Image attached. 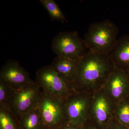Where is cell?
I'll use <instances>...</instances> for the list:
<instances>
[{
  "mask_svg": "<svg viewBox=\"0 0 129 129\" xmlns=\"http://www.w3.org/2000/svg\"><path fill=\"white\" fill-rule=\"evenodd\" d=\"M115 69L109 54L88 51L79 61L78 74L74 85L75 90L92 94L102 89Z\"/></svg>",
  "mask_w": 129,
  "mask_h": 129,
  "instance_id": "6da1fadb",
  "label": "cell"
},
{
  "mask_svg": "<svg viewBox=\"0 0 129 129\" xmlns=\"http://www.w3.org/2000/svg\"><path fill=\"white\" fill-rule=\"evenodd\" d=\"M119 28L108 19L91 24L84 36L88 51L110 54L118 39Z\"/></svg>",
  "mask_w": 129,
  "mask_h": 129,
  "instance_id": "7a4b0ae2",
  "label": "cell"
},
{
  "mask_svg": "<svg viewBox=\"0 0 129 129\" xmlns=\"http://www.w3.org/2000/svg\"><path fill=\"white\" fill-rule=\"evenodd\" d=\"M35 82L42 90L63 102L75 91L73 86L63 80L51 65L37 70Z\"/></svg>",
  "mask_w": 129,
  "mask_h": 129,
  "instance_id": "3957f363",
  "label": "cell"
},
{
  "mask_svg": "<svg viewBox=\"0 0 129 129\" xmlns=\"http://www.w3.org/2000/svg\"><path fill=\"white\" fill-rule=\"evenodd\" d=\"M51 48L57 56L80 60L88 50L77 31L58 33L52 40Z\"/></svg>",
  "mask_w": 129,
  "mask_h": 129,
  "instance_id": "277c9868",
  "label": "cell"
},
{
  "mask_svg": "<svg viewBox=\"0 0 129 129\" xmlns=\"http://www.w3.org/2000/svg\"><path fill=\"white\" fill-rule=\"evenodd\" d=\"M115 104L102 89L91 95L88 120L97 129H106L114 118Z\"/></svg>",
  "mask_w": 129,
  "mask_h": 129,
  "instance_id": "5b68a950",
  "label": "cell"
},
{
  "mask_svg": "<svg viewBox=\"0 0 129 129\" xmlns=\"http://www.w3.org/2000/svg\"><path fill=\"white\" fill-rule=\"evenodd\" d=\"M38 108L46 129H55L68 122L64 102L42 90Z\"/></svg>",
  "mask_w": 129,
  "mask_h": 129,
  "instance_id": "8992f818",
  "label": "cell"
},
{
  "mask_svg": "<svg viewBox=\"0 0 129 129\" xmlns=\"http://www.w3.org/2000/svg\"><path fill=\"white\" fill-rule=\"evenodd\" d=\"M42 89L33 81L27 85L12 90L10 109L17 116L38 108Z\"/></svg>",
  "mask_w": 129,
  "mask_h": 129,
  "instance_id": "52a82bcc",
  "label": "cell"
},
{
  "mask_svg": "<svg viewBox=\"0 0 129 129\" xmlns=\"http://www.w3.org/2000/svg\"><path fill=\"white\" fill-rule=\"evenodd\" d=\"M91 95L75 91L64 101L68 122L83 126L88 120Z\"/></svg>",
  "mask_w": 129,
  "mask_h": 129,
  "instance_id": "ba28073f",
  "label": "cell"
},
{
  "mask_svg": "<svg viewBox=\"0 0 129 129\" xmlns=\"http://www.w3.org/2000/svg\"><path fill=\"white\" fill-rule=\"evenodd\" d=\"M102 89L115 104L128 97L129 79L127 73L115 69L109 76Z\"/></svg>",
  "mask_w": 129,
  "mask_h": 129,
  "instance_id": "9c48e42d",
  "label": "cell"
},
{
  "mask_svg": "<svg viewBox=\"0 0 129 129\" xmlns=\"http://www.w3.org/2000/svg\"><path fill=\"white\" fill-rule=\"evenodd\" d=\"M0 80L3 81L12 90H16L33 82L29 74L18 62L8 61L0 71Z\"/></svg>",
  "mask_w": 129,
  "mask_h": 129,
  "instance_id": "30bf717a",
  "label": "cell"
},
{
  "mask_svg": "<svg viewBox=\"0 0 129 129\" xmlns=\"http://www.w3.org/2000/svg\"><path fill=\"white\" fill-rule=\"evenodd\" d=\"M79 60L56 56L50 65L63 80L74 88Z\"/></svg>",
  "mask_w": 129,
  "mask_h": 129,
  "instance_id": "8fae6325",
  "label": "cell"
},
{
  "mask_svg": "<svg viewBox=\"0 0 129 129\" xmlns=\"http://www.w3.org/2000/svg\"><path fill=\"white\" fill-rule=\"evenodd\" d=\"M109 55L116 69L129 72V35L118 39Z\"/></svg>",
  "mask_w": 129,
  "mask_h": 129,
  "instance_id": "7c38bea8",
  "label": "cell"
},
{
  "mask_svg": "<svg viewBox=\"0 0 129 129\" xmlns=\"http://www.w3.org/2000/svg\"><path fill=\"white\" fill-rule=\"evenodd\" d=\"M20 129H46L39 108L17 116Z\"/></svg>",
  "mask_w": 129,
  "mask_h": 129,
  "instance_id": "4fadbf2b",
  "label": "cell"
},
{
  "mask_svg": "<svg viewBox=\"0 0 129 129\" xmlns=\"http://www.w3.org/2000/svg\"><path fill=\"white\" fill-rule=\"evenodd\" d=\"M114 118L120 124L129 128V98L115 104Z\"/></svg>",
  "mask_w": 129,
  "mask_h": 129,
  "instance_id": "5bb4252c",
  "label": "cell"
},
{
  "mask_svg": "<svg viewBox=\"0 0 129 129\" xmlns=\"http://www.w3.org/2000/svg\"><path fill=\"white\" fill-rule=\"evenodd\" d=\"M0 129H20L17 116L11 111L0 107Z\"/></svg>",
  "mask_w": 129,
  "mask_h": 129,
  "instance_id": "9a60e30c",
  "label": "cell"
},
{
  "mask_svg": "<svg viewBox=\"0 0 129 129\" xmlns=\"http://www.w3.org/2000/svg\"><path fill=\"white\" fill-rule=\"evenodd\" d=\"M40 2L45 8L51 19L64 23L66 21L64 14L54 0H40Z\"/></svg>",
  "mask_w": 129,
  "mask_h": 129,
  "instance_id": "2e32d148",
  "label": "cell"
},
{
  "mask_svg": "<svg viewBox=\"0 0 129 129\" xmlns=\"http://www.w3.org/2000/svg\"><path fill=\"white\" fill-rule=\"evenodd\" d=\"M12 90L0 80V107L11 111L10 109Z\"/></svg>",
  "mask_w": 129,
  "mask_h": 129,
  "instance_id": "e0dca14e",
  "label": "cell"
},
{
  "mask_svg": "<svg viewBox=\"0 0 129 129\" xmlns=\"http://www.w3.org/2000/svg\"><path fill=\"white\" fill-rule=\"evenodd\" d=\"M106 129H129V128L120 124L114 118Z\"/></svg>",
  "mask_w": 129,
  "mask_h": 129,
  "instance_id": "ac0fdd59",
  "label": "cell"
},
{
  "mask_svg": "<svg viewBox=\"0 0 129 129\" xmlns=\"http://www.w3.org/2000/svg\"><path fill=\"white\" fill-rule=\"evenodd\" d=\"M82 127L73 124L68 121L55 129H82Z\"/></svg>",
  "mask_w": 129,
  "mask_h": 129,
  "instance_id": "d6986e66",
  "label": "cell"
},
{
  "mask_svg": "<svg viewBox=\"0 0 129 129\" xmlns=\"http://www.w3.org/2000/svg\"><path fill=\"white\" fill-rule=\"evenodd\" d=\"M82 129H97L96 127L89 120H87L86 123L82 127Z\"/></svg>",
  "mask_w": 129,
  "mask_h": 129,
  "instance_id": "ffe728a7",
  "label": "cell"
},
{
  "mask_svg": "<svg viewBox=\"0 0 129 129\" xmlns=\"http://www.w3.org/2000/svg\"><path fill=\"white\" fill-rule=\"evenodd\" d=\"M127 73V74H128V77L129 79V72H128V73Z\"/></svg>",
  "mask_w": 129,
  "mask_h": 129,
  "instance_id": "44dd1931",
  "label": "cell"
},
{
  "mask_svg": "<svg viewBox=\"0 0 129 129\" xmlns=\"http://www.w3.org/2000/svg\"></svg>",
  "mask_w": 129,
  "mask_h": 129,
  "instance_id": "7402d4cb",
  "label": "cell"
},
{
  "mask_svg": "<svg viewBox=\"0 0 129 129\" xmlns=\"http://www.w3.org/2000/svg\"></svg>",
  "mask_w": 129,
  "mask_h": 129,
  "instance_id": "603a6c76",
  "label": "cell"
}]
</instances>
